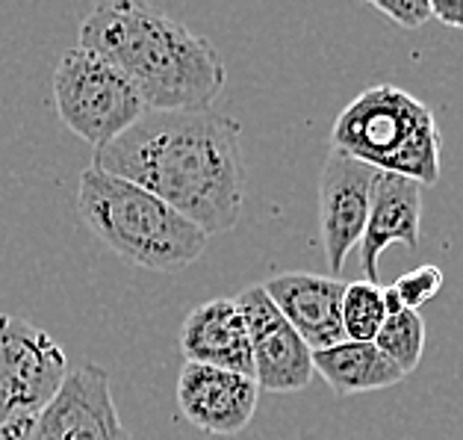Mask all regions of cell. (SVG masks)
I'll use <instances>...</instances> for the list:
<instances>
[{"label": "cell", "mask_w": 463, "mask_h": 440, "mask_svg": "<svg viewBox=\"0 0 463 440\" xmlns=\"http://www.w3.org/2000/svg\"><path fill=\"white\" fill-rule=\"evenodd\" d=\"M69 376L62 346L39 325L0 313V416H36Z\"/></svg>", "instance_id": "8992f818"}, {"label": "cell", "mask_w": 463, "mask_h": 440, "mask_svg": "<svg viewBox=\"0 0 463 440\" xmlns=\"http://www.w3.org/2000/svg\"><path fill=\"white\" fill-rule=\"evenodd\" d=\"M372 9L392 18L404 30H420L431 18V4L428 0H372Z\"/></svg>", "instance_id": "ac0fdd59"}, {"label": "cell", "mask_w": 463, "mask_h": 440, "mask_svg": "<svg viewBox=\"0 0 463 440\" xmlns=\"http://www.w3.org/2000/svg\"><path fill=\"white\" fill-rule=\"evenodd\" d=\"M233 301L242 311L248 340H251L257 387L269 393H296L307 387L313 381V352L298 331L280 317L266 290L260 284L245 287Z\"/></svg>", "instance_id": "ba28073f"}, {"label": "cell", "mask_w": 463, "mask_h": 440, "mask_svg": "<svg viewBox=\"0 0 463 440\" xmlns=\"http://www.w3.org/2000/svg\"><path fill=\"white\" fill-rule=\"evenodd\" d=\"M266 296L280 311L310 352H322L345 340L343 331V292L345 281L313 273H280L269 278Z\"/></svg>", "instance_id": "8fae6325"}, {"label": "cell", "mask_w": 463, "mask_h": 440, "mask_svg": "<svg viewBox=\"0 0 463 440\" xmlns=\"http://www.w3.org/2000/svg\"><path fill=\"white\" fill-rule=\"evenodd\" d=\"M180 349L186 364L216 367L254 378L251 340L242 320V311L233 299H213L189 311L180 325Z\"/></svg>", "instance_id": "4fadbf2b"}, {"label": "cell", "mask_w": 463, "mask_h": 440, "mask_svg": "<svg viewBox=\"0 0 463 440\" xmlns=\"http://www.w3.org/2000/svg\"><path fill=\"white\" fill-rule=\"evenodd\" d=\"M387 311H383L381 284L372 281H352L343 292V331L345 340L354 343H375Z\"/></svg>", "instance_id": "2e32d148"}, {"label": "cell", "mask_w": 463, "mask_h": 440, "mask_svg": "<svg viewBox=\"0 0 463 440\" xmlns=\"http://www.w3.org/2000/svg\"><path fill=\"white\" fill-rule=\"evenodd\" d=\"M27 440H133L112 402L107 369L98 364L71 369L33 420Z\"/></svg>", "instance_id": "52a82bcc"}, {"label": "cell", "mask_w": 463, "mask_h": 440, "mask_svg": "<svg viewBox=\"0 0 463 440\" xmlns=\"http://www.w3.org/2000/svg\"><path fill=\"white\" fill-rule=\"evenodd\" d=\"M420 228H422V187L402 175L378 172L375 184H372L369 219L357 245L366 281L378 284V273H381L378 261L392 243H402L408 248L420 245Z\"/></svg>", "instance_id": "7c38bea8"}, {"label": "cell", "mask_w": 463, "mask_h": 440, "mask_svg": "<svg viewBox=\"0 0 463 440\" xmlns=\"http://www.w3.org/2000/svg\"><path fill=\"white\" fill-rule=\"evenodd\" d=\"M439 142L434 110L390 83L364 89L331 128V148L420 187L439 180Z\"/></svg>", "instance_id": "277c9868"}, {"label": "cell", "mask_w": 463, "mask_h": 440, "mask_svg": "<svg viewBox=\"0 0 463 440\" xmlns=\"http://www.w3.org/2000/svg\"><path fill=\"white\" fill-rule=\"evenodd\" d=\"M77 210L86 228L121 261L154 273L195 263L210 236L130 180L89 166L80 175Z\"/></svg>", "instance_id": "3957f363"}, {"label": "cell", "mask_w": 463, "mask_h": 440, "mask_svg": "<svg viewBox=\"0 0 463 440\" xmlns=\"http://www.w3.org/2000/svg\"><path fill=\"white\" fill-rule=\"evenodd\" d=\"M431 4V18L439 24L463 30V0H428Z\"/></svg>", "instance_id": "d6986e66"}, {"label": "cell", "mask_w": 463, "mask_h": 440, "mask_svg": "<svg viewBox=\"0 0 463 440\" xmlns=\"http://www.w3.org/2000/svg\"><path fill=\"white\" fill-rule=\"evenodd\" d=\"M80 48L128 77L148 112H204L228 81L210 39L148 4H98L80 24Z\"/></svg>", "instance_id": "7a4b0ae2"}, {"label": "cell", "mask_w": 463, "mask_h": 440, "mask_svg": "<svg viewBox=\"0 0 463 440\" xmlns=\"http://www.w3.org/2000/svg\"><path fill=\"white\" fill-rule=\"evenodd\" d=\"M260 387L240 372L184 364L177 378V405L186 420L207 435L231 437L254 420Z\"/></svg>", "instance_id": "30bf717a"}, {"label": "cell", "mask_w": 463, "mask_h": 440, "mask_svg": "<svg viewBox=\"0 0 463 440\" xmlns=\"http://www.w3.org/2000/svg\"><path fill=\"white\" fill-rule=\"evenodd\" d=\"M375 168L331 148L319 177V231L331 273H343L348 254L360 245L366 219Z\"/></svg>", "instance_id": "9c48e42d"}, {"label": "cell", "mask_w": 463, "mask_h": 440, "mask_svg": "<svg viewBox=\"0 0 463 440\" xmlns=\"http://www.w3.org/2000/svg\"><path fill=\"white\" fill-rule=\"evenodd\" d=\"M443 284H446L443 269L434 266V263H422V266L411 269V273H404V275L395 278L392 290L399 292L404 311H416V313H420L422 304L431 301L437 292L443 290Z\"/></svg>", "instance_id": "e0dca14e"}, {"label": "cell", "mask_w": 463, "mask_h": 440, "mask_svg": "<svg viewBox=\"0 0 463 440\" xmlns=\"http://www.w3.org/2000/svg\"><path fill=\"white\" fill-rule=\"evenodd\" d=\"M53 100L65 128L92 142L95 151L148 112L128 77L83 48H71L56 62Z\"/></svg>", "instance_id": "5b68a950"}, {"label": "cell", "mask_w": 463, "mask_h": 440, "mask_svg": "<svg viewBox=\"0 0 463 440\" xmlns=\"http://www.w3.org/2000/svg\"><path fill=\"white\" fill-rule=\"evenodd\" d=\"M92 166L165 201L207 236L236 228L245 201L240 121L219 112H145Z\"/></svg>", "instance_id": "6da1fadb"}, {"label": "cell", "mask_w": 463, "mask_h": 440, "mask_svg": "<svg viewBox=\"0 0 463 440\" xmlns=\"http://www.w3.org/2000/svg\"><path fill=\"white\" fill-rule=\"evenodd\" d=\"M375 346L383 358H390L404 376L420 367L425 352V322L416 311H402L383 320L375 337Z\"/></svg>", "instance_id": "9a60e30c"}, {"label": "cell", "mask_w": 463, "mask_h": 440, "mask_svg": "<svg viewBox=\"0 0 463 440\" xmlns=\"http://www.w3.org/2000/svg\"><path fill=\"white\" fill-rule=\"evenodd\" d=\"M313 372H319L327 387L340 397H357V393L383 390L404 381V372L390 358H383L375 343L354 340L313 352Z\"/></svg>", "instance_id": "5bb4252c"}]
</instances>
